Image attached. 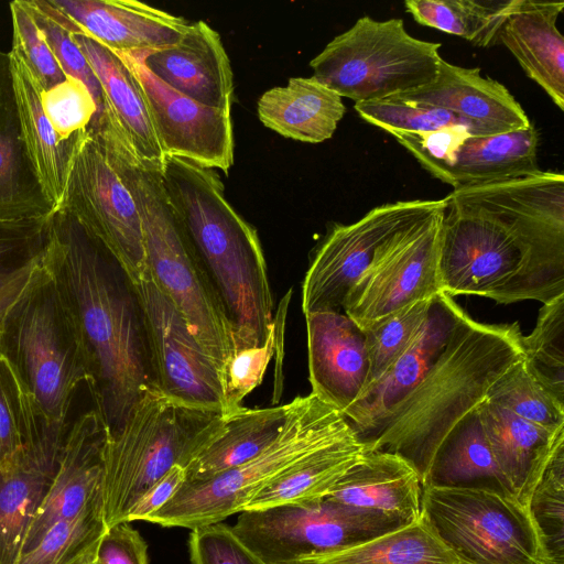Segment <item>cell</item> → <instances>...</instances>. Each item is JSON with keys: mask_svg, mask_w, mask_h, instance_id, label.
Wrapping results in <instances>:
<instances>
[{"mask_svg": "<svg viewBox=\"0 0 564 564\" xmlns=\"http://www.w3.org/2000/svg\"><path fill=\"white\" fill-rule=\"evenodd\" d=\"M312 392L343 415L369 384L361 328L340 312L305 315Z\"/></svg>", "mask_w": 564, "mask_h": 564, "instance_id": "20", "label": "cell"}, {"mask_svg": "<svg viewBox=\"0 0 564 564\" xmlns=\"http://www.w3.org/2000/svg\"><path fill=\"white\" fill-rule=\"evenodd\" d=\"M438 278L442 292L451 297L549 303L564 294V227L518 226L446 203Z\"/></svg>", "mask_w": 564, "mask_h": 564, "instance_id": "4", "label": "cell"}, {"mask_svg": "<svg viewBox=\"0 0 564 564\" xmlns=\"http://www.w3.org/2000/svg\"><path fill=\"white\" fill-rule=\"evenodd\" d=\"M69 423L43 419L32 440L0 465V564H14L50 489Z\"/></svg>", "mask_w": 564, "mask_h": 564, "instance_id": "18", "label": "cell"}, {"mask_svg": "<svg viewBox=\"0 0 564 564\" xmlns=\"http://www.w3.org/2000/svg\"><path fill=\"white\" fill-rule=\"evenodd\" d=\"M44 417L0 356V465L30 442Z\"/></svg>", "mask_w": 564, "mask_h": 564, "instance_id": "44", "label": "cell"}, {"mask_svg": "<svg viewBox=\"0 0 564 564\" xmlns=\"http://www.w3.org/2000/svg\"><path fill=\"white\" fill-rule=\"evenodd\" d=\"M290 293L291 291L281 302L279 314L273 318V329L267 341L260 347L237 350L231 356L224 380V417L243 409V399L262 382L270 360L279 350L278 344L283 339Z\"/></svg>", "mask_w": 564, "mask_h": 564, "instance_id": "43", "label": "cell"}, {"mask_svg": "<svg viewBox=\"0 0 564 564\" xmlns=\"http://www.w3.org/2000/svg\"><path fill=\"white\" fill-rule=\"evenodd\" d=\"M72 39L87 58L104 95V115L89 130H111L137 158L162 167L165 155L131 70L113 51L83 32L73 20Z\"/></svg>", "mask_w": 564, "mask_h": 564, "instance_id": "23", "label": "cell"}, {"mask_svg": "<svg viewBox=\"0 0 564 564\" xmlns=\"http://www.w3.org/2000/svg\"><path fill=\"white\" fill-rule=\"evenodd\" d=\"M521 344L530 371L564 402V294L542 305L533 330L522 335Z\"/></svg>", "mask_w": 564, "mask_h": 564, "instance_id": "39", "label": "cell"}, {"mask_svg": "<svg viewBox=\"0 0 564 564\" xmlns=\"http://www.w3.org/2000/svg\"><path fill=\"white\" fill-rule=\"evenodd\" d=\"M98 140L134 198L152 278L185 319L224 386L235 351L231 328L170 200L162 167L137 158L113 133Z\"/></svg>", "mask_w": 564, "mask_h": 564, "instance_id": "5", "label": "cell"}, {"mask_svg": "<svg viewBox=\"0 0 564 564\" xmlns=\"http://www.w3.org/2000/svg\"><path fill=\"white\" fill-rule=\"evenodd\" d=\"M10 11L13 28L12 51L24 61L41 93L63 83L67 76L37 28L25 0L12 1Z\"/></svg>", "mask_w": 564, "mask_h": 564, "instance_id": "47", "label": "cell"}, {"mask_svg": "<svg viewBox=\"0 0 564 564\" xmlns=\"http://www.w3.org/2000/svg\"><path fill=\"white\" fill-rule=\"evenodd\" d=\"M389 100L438 108L470 122L479 135L525 130L532 124L520 104L499 82L441 59L434 82Z\"/></svg>", "mask_w": 564, "mask_h": 564, "instance_id": "22", "label": "cell"}, {"mask_svg": "<svg viewBox=\"0 0 564 564\" xmlns=\"http://www.w3.org/2000/svg\"><path fill=\"white\" fill-rule=\"evenodd\" d=\"M445 208L381 249L349 291L343 310L360 328L442 292L438 252Z\"/></svg>", "mask_w": 564, "mask_h": 564, "instance_id": "16", "label": "cell"}, {"mask_svg": "<svg viewBox=\"0 0 564 564\" xmlns=\"http://www.w3.org/2000/svg\"><path fill=\"white\" fill-rule=\"evenodd\" d=\"M423 487L487 489L514 497L496 463L476 410L442 443Z\"/></svg>", "mask_w": 564, "mask_h": 564, "instance_id": "32", "label": "cell"}, {"mask_svg": "<svg viewBox=\"0 0 564 564\" xmlns=\"http://www.w3.org/2000/svg\"><path fill=\"white\" fill-rule=\"evenodd\" d=\"M41 102L46 118L62 139L89 129L97 117L90 91L74 77H67L57 86L41 93Z\"/></svg>", "mask_w": 564, "mask_h": 564, "instance_id": "48", "label": "cell"}, {"mask_svg": "<svg viewBox=\"0 0 564 564\" xmlns=\"http://www.w3.org/2000/svg\"><path fill=\"white\" fill-rule=\"evenodd\" d=\"M107 436L108 430L95 409L70 423L57 469L21 554L33 549L54 523L74 518L94 501L101 500Z\"/></svg>", "mask_w": 564, "mask_h": 564, "instance_id": "19", "label": "cell"}, {"mask_svg": "<svg viewBox=\"0 0 564 564\" xmlns=\"http://www.w3.org/2000/svg\"><path fill=\"white\" fill-rule=\"evenodd\" d=\"M25 2L64 74L80 80L90 91L97 107L96 120L89 127L93 129L104 115V95L87 58L72 39V20L50 0Z\"/></svg>", "mask_w": 564, "mask_h": 564, "instance_id": "42", "label": "cell"}, {"mask_svg": "<svg viewBox=\"0 0 564 564\" xmlns=\"http://www.w3.org/2000/svg\"><path fill=\"white\" fill-rule=\"evenodd\" d=\"M433 299L409 304L361 327L370 366L367 389L376 383L412 344L429 315Z\"/></svg>", "mask_w": 564, "mask_h": 564, "instance_id": "40", "label": "cell"}, {"mask_svg": "<svg viewBox=\"0 0 564 564\" xmlns=\"http://www.w3.org/2000/svg\"><path fill=\"white\" fill-rule=\"evenodd\" d=\"M405 524L381 512L324 497L246 510L230 528L264 564H288L362 543Z\"/></svg>", "mask_w": 564, "mask_h": 564, "instance_id": "11", "label": "cell"}, {"mask_svg": "<svg viewBox=\"0 0 564 564\" xmlns=\"http://www.w3.org/2000/svg\"><path fill=\"white\" fill-rule=\"evenodd\" d=\"M40 264L19 275L8 284L0 286V330L7 312L23 293Z\"/></svg>", "mask_w": 564, "mask_h": 564, "instance_id": "52", "label": "cell"}, {"mask_svg": "<svg viewBox=\"0 0 564 564\" xmlns=\"http://www.w3.org/2000/svg\"><path fill=\"white\" fill-rule=\"evenodd\" d=\"M53 212L24 141L11 55L0 50V221L45 218Z\"/></svg>", "mask_w": 564, "mask_h": 564, "instance_id": "26", "label": "cell"}, {"mask_svg": "<svg viewBox=\"0 0 564 564\" xmlns=\"http://www.w3.org/2000/svg\"><path fill=\"white\" fill-rule=\"evenodd\" d=\"M145 66L177 93L231 111L234 74L220 35L204 21L189 22L173 46L144 52Z\"/></svg>", "mask_w": 564, "mask_h": 564, "instance_id": "24", "label": "cell"}, {"mask_svg": "<svg viewBox=\"0 0 564 564\" xmlns=\"http://www.w3.org/2000/svg\"><path fill=\"white\" fill-rule=\"evenodd\" d=\"M463 308L441 292L409 348L344 413L365 445L384 416L420 382L443 350Z\"/></svg>", "mask_w": 564, "mask_h": 564, "instance_id": "21", "label": "cell"}, {"mask_svg": "<svg viewBox=\"0 0 564 564\" xmlns=\"http://www.w3.org/2000/svg\"><path fill=\"white\" fill-rule=\"evenodd\" d=\"M356 434L344 415L313 393L289 402L275 440L250 460L215 477L185 481L145 521L162 527L200 528L243 511L269 482L310 456Z\"/></svg>", "mask_w": 564, "mask_h": 564, "instance_id": "8", "label": "cell"}, {"mask_svg": "<svg viewBox=\"0 0 564 564\" xmlns=\"http://www.w3.org/2000/svg\"><path fill=\"white\" fill-rule=\"evenodd\" d=\"M43 264L82 336L95 410L115 435L153 388L133 285L106 247L64 206L47 218Z\"/></svg>", "mask_w": 564, "mask_h": 564, "instance_id": "1", "label": "cell"}, {"mask_svg": "<svg viewBox=\"0 0 564 564\" xmlns=\"http://www.w3.org/2000/svg\"><path fill=\"white\" fill-rule=\"evenodd\" d=\"M441 43L410 35L401 19L359 18L311 62L313 77L355 102L382 100L435 80Z\"/></svg>", "mask_w": 564, "mask_h": 564, "instance_id": "9", "label": "cell"}, {"mask_svg": "<svg viewBox=\"0 0 564 564\" xmlns=\"http://www.w3.org/2000/svg\"><path fill=\"white\" fill-rule=\"evenodd\" d=\"M189 556L192 564H264L223 522L192 530Z\"/></svg>", "mask_w": 564, "mask_h": 564, "instance_id": "49", "label": "cell"}, {"mask_svg": "<svg viewBox=\"0 0 564 564\" xmlns=\"http://www.w3.org/2000/svg\"><path fill=\"white\" fill-rule=\"evenodd\" d=\"M161 174L223 306L235 351L262 346L273 328V299L257 230L229 204L216 170L165 155Z\"/></svg>", "mask_w": 564, "mask_h": 564, "instance_id": "3", "label": "cell"}, {"mask_svg": "<svg viewBox=\"0 0 564 564\" xmlns=\"http://www.w3.org/2000/svg\"><path fill=\"white\" fill-rule=\"evenodd\" d=\"M288 411L289 403L243 408L225 417L223 432L185 468V481L209 479L260 454L281 432Z\"/></svg>", "mask_w": 564, "mask_h": 564, "instance_id": "33", "label": "cell"}, {"mask_svg": "<svg viewBox=\"0 0 564 564\" xmlns=\"http://www.w3.org/2000/svg\"><path fill=\"white\" fill-rule=\"evenodd\" d=\"M547 564H564V436L555 444L525 503Z\"/></svg>", "mask_w": 564, "mask_h": 564, "instance_id": "38", "label": "cell"}, {"mask_svg": "<svg viewBox=\"0 0 564 564\" xmlns=\"http://www.w3.org/2000/svg\"><path fill=\"white\" fill-rule=\"evenodd\" d=\"M288 564H462L420 520L362 543Z\"/></svg>", "mask_w": 564, "mask_h": 564, "instance_id": "35", "label": "cell"}, {"mask_svg": "<svg viewBox=\"0 0 564 564\" xmlns=\"http://www.w3.org/2000/svg\"><path fill=\"white\" fill-rule=\"evenodd\" d=\"M430 174L454 189L530 175L538 165V132L531 126L495 135H476L464 126L423 133H389Z\"/></svg>", "mask_w": 564, "mask_h": 564, "instance_id": "15", "label": "cell"}, {"mask_svg": "<svg viewBox=\"0 0 564 564\" xmlns=\"http://www.w3.org/2000/svg\"><path fill=\"white\" fill-rule=\"evenodd\" d=\"M62 206L106 247L132 284L143 275L148 264L138 207L89 130L74 158Z\"/></svg>", "mask_w": 564, "mask_h": 564, "instance_id": "14", "label": "cell"}, {"mask_svg": "<svg viewBox=\"0 0 564 564\" xmlns=\"http://www.w3.org/2000/svg\"><path fill=\"white\" fill-rule=\"evenodd\" d=\"M79 29L115 52H151L176 44L189 22L135 0H50Z\"/></svg>", "mask_w": 564, "mask_h": 564, "instance_id": "25", "label": "cell"}, {"mask_svg": "<svg viewBox=\"0 0 564 564\" xmlns=\"http://www.w3.org/2000/svg\"><path fill=\"white\" fill-rule=\"evenodd\" d=\"M476 411L501 474L525 508L550 454L564 436V427L549 431L490 400H485Z\"/></svg>", "mask_w": 564, "mask_h": 564, "instance_id": "29", "label": "cell"}, {"mask_svg": "<svg viewBox=\"0 0 564 564\" xmlns=\"http://www.w3.org/2000/svg\"><path fill=\"white\" fill-rule=\"evenodd\" d=\"M96 564H149L148 546L129 522L108 528L96 554Z\"/></svg>", "mask_w": 564, "mask_h": 564, "instance_id": "50", "label": "cell"}, {"mask_svg": "<svg viewBox=\"0 0 564 564\" xmlns=\"http://www.w3.org/2000/svg\"><path fill=\"white\" fill-rule=\"evenodd\" d=\"M185 479V468L180 465L173 466L137 499L124 522L145 521L174 497Z\"/></svg>", "mask_w": 564, "mask_h": 564, "instance_id": "51", "label": "cell"}, {"mask_svg": "<svg viewBox=\"0 0 564 564\" xmlns=\"http://www.w3.org/2000/svg\"><path fill=\"white\" fill-rule=\"evenodd\" d=\"M142 317L152 386L170 401L224 416L221 377L149 269L132 284Z\"/></svg>", "mask_w": 564, "mask_h": 564, "instance_id": "13", "label": "cell"}, {"mask_svg": "<svg viewBox=\"0 0 564 564\" xmlns=\"http://www.w3.org/2000/svg\"><path fill=\"white\" fill-rule=\"evenodd\" d=\"M446 207L443 199L400 200L369 210L350 225H335L317 248L302 285L304 315L340 312L377 253L395 237Z\"/></svg>", "mask_w": 564, "mask_h": 564, "instance_id": "12", "label": "cell"}, {"mask_svg": "<svg viewBox=\"0 0 564 564\" xmlns=\"http://www.w3.org/2000/svg\"><path fill=\"white\" fill-rule=\"evenodd\" d=\"M257 112L263 126L284 138L321 143L333 137L346 108L337 93L311 76L264 91Z\"/></svg>", "mask_w": 564, "mask_h": 564, "instance_id": "31", "label": "cell"}, {"mask_svg": "<svg viewBox=\"0 0 564 564\" xmlns=\"http://www.w3.org/2000/svg\"><path fill=\"white\" fill-rule=\"evenodd\" d=\"M225 417L176 404L155 389L139 399L122 429L107 436L101 509L108 528L173 466L186 468L224 430Z\"/></svg>", "mask_w": 564, "mask_h": 564, "instance_id": "7", "label": "cell"}, {"mask_svg": "<svg viewBox=\"0 0 564 564\" xmlns=\"http://www.w3.org/2000/svg\"><path fill=\"white\" fill-rule=\"evenodd\" d=\"M563 1L513 0L498 40L561 110L564 109V37L556 28Z\"/></svg>", "mask_w": 564, "mask_h": 564, "instance_id": "27", "label": "cell"}, {"mask_svg": "<svg viewBox=\"0 0 564 564\" xmlns=\"http://www.w3.org/2000/svg\"><path fill=\"white\" fill-rule=\"evenodd\" d=\"M522 335L518 322L485 324L463 310L431 368L384 416L366 448L400 456L423 485L447 435L523 359Z\"/></svg>", "mask_w": 564, "mask_h": 564, "instance_id": "2", "label": "cell"}, {"mask_svg": "<svg viewBox=\"0 0 564 564\" xmlns=\"http://www.w3.org/2000/svg\"><path fill=\"white\" fill-rule=\"evenodd\" d=\"M487 400L549 431L564 427V402L533 376L524 359L505 373Z\"/></svg>", "mask_w": 564, "mask_h": 564, "instance_id": "41", "label": "cell"}, {"mask_svg": "<svg viewBox=\"0 0 564 564\" xmlns=\"http://www.w3.org/2000/svg\"><path fill=\"white\" fill-rule=\"evenodd\" d=\"M106 530L101 500H96L78 516L54 523L14 564H89Z\"/></svg>", "mask_w": 564, "mask_h": 564, "instance_id": "37", "label": "cell"}, {"mask_svg": "<svg viewBox=\"0 0 564 564\" xmlns=\"http://www.w3.org/2000/svg\"><path fill=\"white\" fill-rule=\"evenodd\" d=\"M47 218L0 221V286L42 262L47 247Z\"/></svg>", "mask_w": 564, "mask_h": 564, "instance_id": "46", "label": "cell"}, {"mask_svg": "<svg viewBox=\"0 0 564 564\" xmlns=\"http://www.w3.org/2000/svg\"><path fill=\"white\" fill-rule=\"evenodd\" d=\"M355 110L365 121L388 133H423L448 126H464L479 135L470 122L438 108L382 99L355 102Z\"/></svg>", "mask_w": 564, "mask_h": 564, "instance_id": "45", "label": "cell"}, {"mask_svg": "<svg viewBox=\"0 0 564 564\" xmlns=\"http://www.w3.org/2000/svg\"><path fill=\"white\" fill-rule=\"evenodd\" d=\"M115 53L141 88L164 155L228 174L235 149L231 111L204 106L164 84L145 66L144 52Z\"/></svg>", "mask_w": 564, "mask_h": 564, "instance_id": "17", "label": "cell"}, {"mask_svg": "<svg viewBox=\"0 0 564 564\" xmlns=\"http://www.w3.org/2000/svg\"><path fill=\"white\" fill-rule=\"evenodd\" d=\"M513 0H406L404 7L424 26L488 47L499 42Z\"/></svg>", "mask_w": 564, "mask_h": 564, "instance_id": "36", "label": "cell"}, {"mask_svg": "<svg viewBox=\"0 0 564 564\" xmlns=\"http://www.w3.org/2000/svg\"><path fill=\"white\" fill-rule=\"evenodd\" d=\"M0 356L46 421L66 423L77 388L90 382V367L76 322L43 260L7 312Z\"/></svg>", "mask_w": 564, "mask_h": 564, "instance_id": "6", "label": "cell"}, {"mask_svg": "<svg viewBox=\"0 0 564 564\" xmlns=\"http://www.w3.org/2000/svg\"><path fill=\"white\" fill-rule=\"evenodd\" d=\"M89 564H96V562L94 561V562H91V563H89Z\"/></svg>", "mask_w": 564, "mask_h": 564, "instance_id": "53", "label": "cell"}, {"mask_svg": "<svg viewBox=\"0 0 564 564\" xmlns=\"http://www.w3.org/2000/svg\"><path fill=\"white\" fill-rule=\"evenodd\" d=\"M10 55L24 141L41 184L55 210L64 202L70 167L88 129L62 139L44 113L41 90L31 70L18 53L11 50Z\"/></svg>", "mask_w": 564, "mask_h": 564, "instance_id": "30", "label": "cell"}, {"mask_svg": "<svg viewBox=\"0 0 564 564\" xmlns=\"http://www.w3.org/2000/svg\"><path fill=\"white\" fill-rule=\"evenodd\" d=\"M366 449L357 434L321 449L269 482L243 511L326 497Z\"/></svg>", "mask_w": 564, "mask_h": 564, "instance_id": "34", "label": "cell"}, {"mask_svg": "<svg viewBox=\"0 0 564 564\" xmlns=\"http://www.w3.org/2000/svg\"><path fill=\"white\" fill-rule=\"evenodd\" d=\"M422 492L421 478L406 460L366 449L325 498L411 523L421 518Z\"/></svg>", "mask_w": 564, "mask_h": 564, "instance_id": "28", "label": "cell"}, {"mask_svg": "<svg viewBox=\"0 0 564 564\" xmlns=\"http://www.w3.org/2000/svg\"><path fill=\"white\" fill-rule=\"evenodd\" d=\"M421 519L462 564H547L527 509L512 496L423 487Z\"/></svg>", "mask_w": 564, "mask_h": 564, "instance_id": "10", "label": "cell"}]
</instances>
